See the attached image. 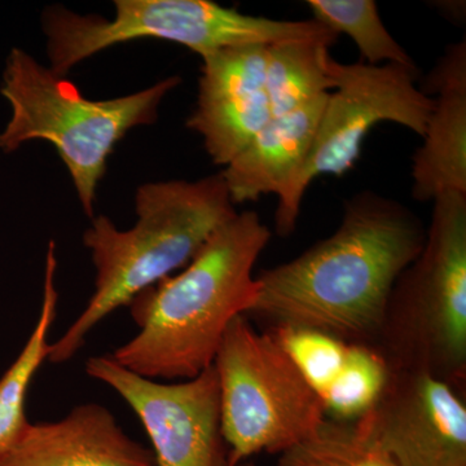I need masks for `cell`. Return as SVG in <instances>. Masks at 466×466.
<instances>
[{"instance_id": "obj_1", "label": "cell", "mask_w": 466, "mask_h": 466, "mask_svg": "<svg viewBox=\"0 0 466 466\" xmlns=\"http://www.w3.org/2000/svg\"><path fill=\"white\" fill-rule=\"evenodd\" d=\"M426 228L406 205L355 193L339 228L296 258L257 276L245 317L302 328L355 345L376 346L395 281L424 247Z\"/></svg>"}, {"instance_id": "obj_2", "label": "cell", "mask_w": 466, "mask_h": 466, "mask_svg": "<svg viewBox=\"0 0 466 466\" xmlns=\"http://www.w3.org/2000/svg\"><path fill=\"white\" fill-rule=\"evenodd\" d=\"M271 238L256 211L236 214L179 274L135 297L128 306L139 333L112 358L164 382L186 381L213 366L229 324L256 300L254 266Z\"/></svg>"}, {"instance_id": "obj_3", "label": "cell", "mask_w": 466, "mask_h": 466, "mask_svg": "<svg viewBox=\"0 0 466 466\" xmlns=\"http://www.w3.org/2000/svg\"><path fill=\"white\" fill-rule=\"evenodd\" d=\"M135 211L137 222L126 231L104 216L86 229L85 247L96 269L95 291L75 323L51 343V363L70 360L101 320L188 265L238 214L220 174L143 184L135 195Z\"/></svg>"}, {"instance_id": "obj_4", "label": "cell", "mask_w": 466, "mask_h": 466, "mask_svg": "<svg viewBox=\"0 0 466 466\" xmlns=\"http://www.w3.org/2000/svg\"><path fill=\"white\" fill-rule=\"evenodd\" d=\"M180 82V76H167L135 94L91 100L66 76L14 48L2 86L12 116L0 134V149L15 152L32 140L54 144L85 213L94 217L97 188L116 144L134 127L157 121L162 100Z\"/></svg>"}, {"instance_id": "obj_5", "label": "cell", "mask_w": 466, "mask_h": 466, "mask_svg": "<svg viewBox=\"0 0 466 466\" xmlns=\"http://www.w3.org/2000/svg\"><path fill=\"white\" fill-rule=\"evenodd\" d=\"M375 348L390 368L421 370L465 394L466 195L433 201L424 247L392 287Z\"/></svg>"}, {"instance_id": "obj_6", "label": "cell", "mask_w": 466, "mask_h": 466, "mask_svg": "<svg viewBox=\"0 0 466 466\" xmlns=\"http://www.w3.org/2000/svg\"><path fill=\"white\" fill-rule=\"evenodd\" d=\"M112 18L75 14L54 5L43 14L50 69L58 76L99 52L139 39L177 43L202 60L226 48L289 39L336 43L339 35L317 20L251 16L211 0H116Z\"/></svg>"}, {"instance_id": "obj_7", "label": "cell", "mask_w": 466, "mask_h": 466, "mask_svg": "<svg viewBox=\"0 0 466 466\" xmlns=\"http://www.w3.org/2000/svg\"><path fill=\"white\" fill-rule=\"evenodd\" d=\"M213 367L227 466L260 452L280 455L327 419L320 397L278 339L257 330L245 315L229 324Z\"/></svg>"}, {"instance_id": "obj_8", "label": "cell", "mask_w": 466, "mask_h": 466, "mask_svg": "<svg viewBox=\"0 0 466 466\" xmlns=\"http://www.w3.org/2000/svg\"><path fill=\"white\" fill-rule=\"evenodd\" d=\"M334 92L328 94L311 149L299 173L278 196L275 231L288 238L296 231L303 196L315 177H341L360 157L370 131L392 122L424 137L434 99L417 87L419 73L383 64H341L328 58Z\"/></svg>"}, {"instance_id": "obj_9", "label": "cell", "mask_w": 466, "mask_h": 466, "mask_svg": "<svg viewBox=\"0 0 466 466\" xmlns=\"http://www.w3.org/2000/svg\"><path fill=\"white\" fill-rule=\"evenodd\" d=\"M86 373L133 408L152 441L156 466H227L213 366L191 380L164 382L137 375L106 355L88 359Z\"/></svg>"}, {"instance_id": "obj_10", "label": "cell", "mask_w": 466, "mask_h": 466, "mask_svg": "<svg viewBox=\"0 0 466 466\" xmlns=\"http://www.w3.org/2000/svg\"><path fill=\"white\" fill-rule=\"evenodd\" d=\"M352 424L397 466H466L464 394L421 370L391 368L379 400Z\"/></svg>"}, {"instance_id": "obj_11", "label": "cell", "mask_w": 466, "mask_h": 466, "mask_svg": "<svg viewBox=\"0 0 466 466\" xmlns=\"http://www.w3.org/2000/svg\"><path fill=\"white\" fill-rule=\"evenodd\" d=\"M266 46L226 48L202 60L196 108L187 119L214 164L227 167L272 118Z\"/></svg>"}, {"instance_id": "obj_12", "label": "cell", "mask_w": 466, "mask_h": 466, "mask_svg": "<svg viewBox=\"0 0 466 466\" xmlns=\"http://www.w3.org/2000/svg\"><path fill=\"white\" fill-rule=\"evenodd\" d=\"M0 466H156V460L109 410L87 403L58 421L29 422Z\"/></svg>"}, {"instance_id": "obj_13", "label": "cell", "mask_w": 466, "mask_h": 466, "mask_svg": "<svg viewBox=\"0 0 466 466\" xmlns=\"http://www.w3.org/2000/svg\"><path fill=\"white\" fill-rule=\"evenodd\" d=\"M421 90L437 97L424 143L413 156V198L433 202L446 193L466 195L465 39L447 47Z\"/></svg>"}, {"instance_id": "obj_14", "label": "cell", "mask_w": 466, "mask_h": 466, "mask_svg": "<svg viewBox=\"0 0 466 466\" xmlns=\"http://www.w3.org/2000/svg\"><path fill=\"white\" fill-rule=\"evenodd\" d=\"M328 94L287 115L272 116L220 173L233 204L280 195L311 149Z\"/></svg>"}, {"instance_id": "obj_15", "label": "cell", "mask_w": 466, "mask_h": 466, "mask_svg": "<svg viewBox=\"0 0 466 466\" xmlns=\"http://www.w3.org/2000/svg\"><path fill=\"white\" fill-rule=\"evenodd\" d=\"M56 269V244L50 241L38 321L16 360L0 379V456L14 446L30 422L26 417L27 391L39 368L48 360V334L57 314Z\"/></svg>"}, {"instance_id": "obj_16", "label": "cell", "mask_w": 466, "mask_h": 466, "mask_svg": "<svg viewBox=\"0 0 466 466\" xmlns=\"http://www.w3.org/2000/svg\"><path fill=\"white\" fill-rule=\"evenodd\" d=\"M332 43L289 39L266 46V90L272 116L287 115L334 90L328 70Z\"/></svg>"}, {"instance_id": "obj_17", "label": "cell", "mask_w": 466, "mask_h": 466, "mask_svg": "<svg viewBox=\"0 0 466 466\" xmlns=\"http://www.w3.org/2000/svg\"><path fill=\"white\" fill-rule=\"evenodd\" d=\"M308 5L318 23L350 36L366 64H394L417 72L415 61L386 29L373 0H309Z\"/></svg>"}, {"instance_id": "obj_18", "label": "cell", "mask_w": 466, "mask_h": 466, "mask_svg": "<svg viewBox=\"0 0 466 466\" xmlns=\"http://www.w3.org/2000/svg\"><path fill=\"white\" fill-rule=\"evenodd\" d=\"M390 372V366L375 346L349 343L336 379L320 397L327 417L357 421L379 400Z\"/></svg>"}, {"instance_id": "obj_19", "label": "cell", "mask_w": 466, "mask_h": 466, "mask_svg": "<svg viewBox=\"0 0 466 466\" xmlns=\"http://www.w3.org/2000/svg\"><path fill=\"white\" fill-rule=\"evenodd\" d=\"M278 466H397L354 424L327 419L305 440L279 455Z\"/></svg>"}, {"instance_id": "obj_20", "label": "cell", "mask_w": 466, "mask_h": 466, "mask_svg": "<svg viewBox=\"0 0 466 466\" xmlns=\"http://www.w3.org/2000/svg\"><path fill=\"white\" fill-rule=\"evenodd\" d=\"M267 332L278 339L309 385L321 397L336 379L349 343L329 334L302 328H276Z\"/></svg>"}, {"instance_id": "obj_21", "label": "cell", "mask_w": 466, "mask_h": 466, "mask_svg": "<svg viewBox=\"0 0 466 466\" xmlns=\"http://www.w3.org/2000/svg\"><path fill=\"white\" fill-rule=\"evenodd\" d=\"M238 466H256V464H254L253 461H250V460H248V461H244V462H242V464H240Z\"/></svg>"}]
</instances>
